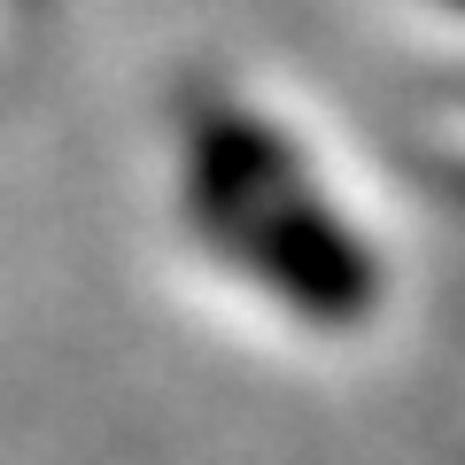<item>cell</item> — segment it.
<instances>
[{"mask_svg":"<svg viewBox=\"0 0 465 465\" xmlns=\"http://www.w3.org/2000/svg\"><path fill=\"white\" fill-rule=\"evenodd\" d=\"M249 225V241L241 249L264 264V280L280 287L295 311H311V318H357V311H372V256H365V241L349 225H333L318 202H302L295 186H280V194H264L256 202V217H241Z\"/></svg>","mask_w":465,"mask_h":465,"instance_id":"1","label":"cell"}]
</instances>
